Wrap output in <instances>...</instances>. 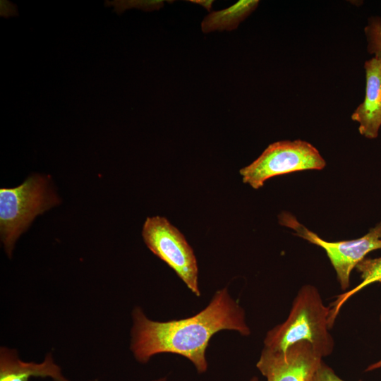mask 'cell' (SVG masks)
Masks as SVG:
<instances>
[{
	"instance_id": "1",
	"label": "cell",
	"mask_w": 381,
	"mask_h": 381,
	"mask_svg": "<svg viewBox=\"0 0 381 381\" xmlns=\"http://www.w3.org/2000/svg\"><path fill=\"white\" fill-rule=\"evenodd\" d=\"M132 319L130 349L138 362L146 363L155 355L171 353L188 359L199 373L207 370L205 353L214 334L224 329L234 330L243 336L250 334L243 309L226 287L217 291L209 304L193 316L154 321L136 307Z\"/></svg>"
},
{
	"instance_id": "2",
	"label": "cell",
	"mask_w": 381,
	"mask_h": 381,
	"mask_svg": "<svg viewBox=\"0 0 381 381\" xmlns=\"http://www.w3.org/2000/svg\"><path fill=\"white\" fill-rule=\"evenodd\" d=\"M329 314L330 306L324 304L318 289L310 284L303 286L287 318L267 332L263 348L284 352L297 342L307 341L322 358L329 356L334 347L329 331Z\"/></svg>"
},
{
	"instance_id": "3",
	"label": "cell",
	"mask_w": 381,
	"mask_h": 381,
	"mask_svg": "<svg viewBox=\"0 0 381 381\" xmlns=\"http://www.w3.org/2000/svg\"><path fill=\"white\" fill-rule=\"evenodd\" d=\"M59 202L49 179L40 174H32L17 187L0 189L1 240L8 257L33 219Z\"/></svg>"
},
{
	"instance_id": "4",
	"label": "cell",
	"mask_w": 381,
	"mask_h": 381,
	"mask_svg": "<svg viewBox=\"0 0 381 381\" xmlns=\"http://www.w3.org/2000/svg\"><path fill=\"white\" fill-rule=\"evenodd\" d=\"M326 162L310 143L301 140H282L267 146L250 164L240 169L244 183L254 189L263 186L274 176L303 170H320Z\"/></svg>"
},
{
	"instance_id": "5",
	"label": "cell",
	"mask_w": 381,
	"mask_h": 381,
	"mask_svg": "<svg viewBox=\"0 0 381 381\" xmlns=\"http://www.w3.org/2000/svg\"><path fill=\"white\" fill-rule=\"evenodd\" d=\"M142 236L147 247L200 296L196 257L183 234L165 217L155 216L146 219Z\"/></svg>"
},
{
	"instance_id": "6",
	"label": "cell",
	"mask_w": 381,
	"mask_h": 381,
	"mask_svg": "<svg viewBox=\"0 0 381 381\" xmlns=\"http://www.w3.org/2000/svg\"><path fill=\"white\" fill-rule=\"evenodd\" d=\"M279 221L282 225L294 229L296 235L325 250L343 291L349 288L351 273L356 265L365 259L370 252L381 249V222L361 238L329 242L308 229L288 212L281 213Z\"/></svg>"
},
{
	"instance_id": "7",
	"label": "cell",
	"mask_w": 381,
	"mask_h": 381,
	"mask_svg": "<svg viewBox=\"0 0 381 381\" xmlns=\"http://www.w3.org/2000/svg\"><path fill=\"white\" fill-rule=\"evenodd\" d=\"M322 361L310 342L301 341L284 352L263 348L256 367L267 381H310Z\"/></svg>"
},
{
	"instance_id": "8",
	"label": "cell",
	"mask_w": 381,
	"mask_h": 381,
	"mask_svg": "<svg viewBox=\"0 0 381 381\" xmlns=\"http://www.w3.org/2000/svg\"><path fill=\"white\" fill-rule=\"evenodd\" d=\"M365 91L363 101L351 114L358 131L368 139L378 136L381 127V59L373 56L364 64Z\"/></svg>"
},
{
	"instance_id": "9",
	"label": "cell",
	"mask_w": 381,
	"mask_h": 381,
	"mask_svg": "<svg viewBox=\"0 0 381 381\" xmlns=\"http://www.w3.org/2000/svg\"><path fill=\"white\" fill-rule=\"evenodd\" d=\"M32 377H50L54 381H70L61 373L52 355L47 354L42 363L25 362L14 349L0 350V381H28Z\"/></svg>"
},
{
	"instance_id": "10",
	"label": "cell",
	"mask_w": 381,
	"mask_h": 381,
	"mask_svg": "<svg viewBox=\"0 0 381 381\" xmlns=\"http://www.w3.org/2000/svg\"><path fill=\"white\" fill-rule=\"evenodd\" d=\"M258 4V0H241L227 8L211 12L201 23L202 31L208 33L216 30H235Z\"/></svg>"
},
{
	"instance_id": "11",
	"label": "cell",
	"mask_w": 381,
	"mask_h": 381,
	"mask_svg": "<svg viewBox=\"0 0 381 381\" xmlns=\"http://www.w3.org/2000/svg\"><path fill=\"white\" fill-rule=\"evenodd\" d=\"M356 268L360 273L361 282L354 288L337 296L334 301L329 306V327L330 329L333 327L341 307L348 299L368 285L381 282V257L365 258L356 265Z\"/></svg>"
},
{
	"instance_id": "12",
	"label": "cell",
	"mask_w": 381,
	"mask_h": 381,
	"mask_svg": "<svg viewBox=\"0 0 381 381\" xmlns=\"http://www.w3.org/2000/svg\"><path fill=\"white\" fill-rule=\"evenodd\" d=\"M364 31L368 52L373 56L381 59V17H371Z\"/></svg>"
},
{
	"instance_id": "13",
	"label": "cell",
	"mask_w": 381,
	"mask_h": 381,
	"mask_svg": "<svg viewBox=\"0 0 381 381\" xmlns=\"http://www.w3.org/2000/svg\"><path fill=\"white\" fill-rule=\"evenodd\" d=\"M310 381H346L338 376L334 370L322 361ZM358 381H363L359 380Z\"/></svg>"
},
{
	"instance_id": "14",
	"label": "cell",
	"mask_w": 381,
	"mask_h": 381,
	"mask_svg": "<svg viewBox=\"0 0 381 381\" xmlns=\"http://www.w3.org/2000/svg\"><path fill=\"white\" fill-rule=\"evenodd\" d=\"M14 6L9 2L6 1H1V9H6V12L4 14V16H10L13 15L14 9L12 8Z\"/></svg>"
},
{
	"instance_id": "15",
	"label": "cell",
	"mask_w": 381,
	"mask_h": 381,
	"mask_svg": "<svg viewBox=\"0 0 381 381\" xmlns=\"http://www.w3.org/2000/svg\"><path fill=\"white\" fill-rule=\"evenodd\" d=\"M380 322L381 325V315L380 316ZM381 368V359H380L378 361L375 362L370 365H369L366 369L365 370V372H370L377 369Z\"/></svg>"
},
{
	"instance_id": "16",
	"label": "cell",
	"mask_w": 381,
	"mask_h": 381,
	"mask_svg": "<svg viewBox=\"0 0 381 381\" xmlns=\"http://www.w3.org/2000/svg\"><path fill=\"white\" fill-rule=\"evenodd\" d=\"M190 2H194L195 4H200L204 6L208 11H211L212 1H190Z\"/></svg>"
},
{
	"instance_id": "17",
	"label": "cell",
	"mask_w": 381,
	"mask_h": 381,
	"mask_svg": "<svg viewBox=\"0 0 381 381\" xmlns=\"http://www.w3.org/2000/svg\"><path fill=\"white\" fill-rule=\"evenodd\" d=\"M154 381H167V378L166 377H163V378H159L157 380H155ZM250 381H259L258 378L257 377H253L250 379Z\"/></svg>"
}]
</instances>
